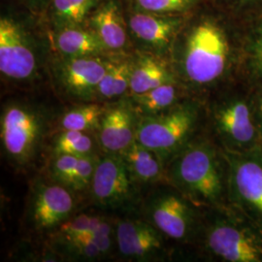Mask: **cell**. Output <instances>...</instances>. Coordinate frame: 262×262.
<instances>
[{"mask_svg":"<svg viewBox=\"0 0 262 262\" xmlns=\"http://www.w3.org/2000/svg\"><path fill=\"white\" fill-rule=\"evenodd\" d=\"M56 127L52 112L26 99L3 105L0 118L1 148L13 168L27 172L37 164L48 136Z\"/></svg>","mask_w":262,"mask_h":262,"instance_id":"6da1fadb","label":"cell"},{"mask_svg":"<svg viewBox=\"0 0 262 262\" xmlns=\"http://www.w3.org/2000/svg\"><path fill=\"white\" fill-rule=\"evenodd\" d=\"M167 164L166 179L188 200L203 205L220 202L224 191L223 174L211 145H188Z\"/></svg>","mask_w":262,"mask_h":262,"instance_id":"7a4b0ae2","label":"cell"},{"mask_svg":"<svg viewBox=\"0 0 262 262\" xmlns=\"http://www.w3.org/2000/svg\"><path fill=\"white\" fill-rule=\"evenodd\" d=\"M45 50L27 26L15 17L0 19V72L11 83H34L43 69Z\"/></svg>","mask_w":262,"mask_h":262,"instance_id":"3957f363","label":"cell"},{"mask_svg":"<svg viewBox=\"0 0 262 262\" xmlns=\"http://www.w3.org/2000/svg\"><path fill=\"white\" fill-rule=\"evenodd\" d=\"M196 121L197 110L190 105L173 106L159 114L139 116L136 141L154 150L166 166L185 148Z\"/></svg>","mask_w":262,"mask_h":262,"instance_id":"277c9868","label":"cell"},{"mask_svg":"<svg viewBox=\"0 0 262 262\" xmlns=\"http://www.w3.org/2000/svg\"><path fill=\"white\" fill-rule=\"evenodd\" d=\"M227 43L223 31L210 20L198 23L187 35L182 67L188 81L207 84L225 71Z\"/></svg>","mask_w":262,"mask_h":262,"instance_id":"5b68a950","label":"cell"},{"mask_svg":"<svg viewBox=\"0 0 262 262\" xmlns=\"http://www.w3.org/2000/svg\"><path fill=\"white\" fill-rule=\"evenodd\" d=\"M140 186L120 154L99 155L90 187L94 204L106 210H132L141 204Z\"/></svg>","mask_w":262,"mask_h":262,"instance_id":"8992f818","label":"cell"},{"mask_svg":"<svg viewBox=\"0 0 262 262\" xmlns=\"http://www.w3.org/2000/svg\"><path fill=\"white\" fill-rule=\"evenodd\" d=\"M75 208L73 191L50 179H36L28 194L25 220L30 230L53 234L73 216Z\"/></svg>","mask_w":262,"mask_h":262,"instance_id":"52a82bcc","label":"cell"},{"mask_svg":"<svg viewBox=\"0 0 262 262\" xmlns=\"http://www.w3.org/2000/svg\"><path fill=\"white\" fill-rule=\"evenodd\" d=\"M106 56H64L56 54L51 72L58 92L78 103L94 102L107 68Z\"/></svg>","mask_w":262,"mask_h":262,"instance_id":"ba28073f","label":"cell"},{"mask_svg":"<svg viewBox=\"0 0 262 262\" xmlns=\"http://www.w3.org/2000/svg\"><path fill=\"white\" fill-rule=\"evenodd\" d=\"M143 217L171 239L184 240L193 231L194 211L187 197L167 187L151 189L141 201Z\"/></svg>","mask_w":262,"mask_h":262,"instance_id":"9c48e42d","label":"cell"},{"mask_svg":"<svg viewBox=\"0 0 262 262\" xmlns=\"http://www.w3.org/2000/svg\"><path fill=\"white\" fill-rule=\"evenodd\" d=\"M127 29L135 50L162 56L168 49L181 19L171 15L124 9Z\"/></svg>","mask_w":262,"mask_h":262,"instance_id":"30bf717a","label":"cell"},{"mask_svg":"<svg viewBox=\"0 0 262 262\" xmlns=\"http://www.w3.org/2000/svg\"><path fill=\"white\" fill-rule=\"evenodd\" d=\"M115 235L119 253L126 260L151 261L164 252V235L144 217L121 219Z\"/></svg>","mask_w":262,"mask_h":262,"instance_id":"8fae6325","label":"cell"},{"mask_svg":"<svg viewBox=\"0 0 262 262\" xmlns=\"http://www.w3.org/2000/svg\"><path fill=\"white\" fill-rule=\"evenodd\" d=\"M138 119V113L129 98L109 104L96 131L102 152L122 154L127 150L136 141Z\"/></svg>","mask_w":262,"mask_h":262,"instance_id":"7c38bea8","label":"cell"},{"mask_svg":"<svg viewBox=\"0 0 262 262\" xmlns=\"http://www.w3.org/2000/svg\"><path fill=\"white\" fill-rule=\"evenodd\" d=\"M206 246L216 257L226 261H262L261 243L247 230L225 222L211 225Z\"/></svg>","mask_w":262,"mask_h":262,"instance_id":"4fadbf2b","label":"cell"},{"mask_svg":"<svg viewBox=\"0 0 262 262\" xmlns=\"http://www.w3.org/2000/svg\"><path fill=\"white\" fill-rule=\"evenodd\" d=\"M110 54L129 53L132 46L121 0H105L85 21Z\"/></svg>","mask_w":262,"mask_h":262,"instance_id":"5bb4252c","label":"cell"},{"mask_svg":"<svg viewBox=\"0 0 262 262\" xmlns=\"http://www.w3.org/2000/svg\"><path fill=\"white\" fill-rule=\"evenodd\" d=\"M233 196L253 216L262 221V159L256 155L237 157L230 162Z\"/></svg>","mask_w":262,"mask_h":262,"instance_id":"9a60e30c","label":"cell"},{"mask_svg":"<svg viewBox=\"0 0 262 262\" xmlns=\"http://www.w3.org/2000/svg\"><path fill=\"white\" fill-rule=\"evenodd\" d=\"M128 95L146 93L159 85L174 83V76L162 56L135 50Z\"/></svg>","mask_w":262,"mask_h":262,"instance_id":"2e32d148","label":"cell"},{"mask_svg":"<svg viewBox=\"0 0 262 262\" xmlns=\"http://www.w3.org/2000/svg\"><path fill=\"white\" fill-rule=\"evenodd\" d=\"M56 54L64 56H106L111 55L102 41L85 26L53 30Z\"/></svg>","mask_w":262,"mask_h":262,"instance_id":"e0dca14e","label":"cell"},{"mask_svg":"<svg viewBox=\"0 0 262 262\" xmlns=\"http://www.w3.org/2000/svg\"><path fill=\"white\" fill-rule=\"evenodd\" d=\"M133 58L130 53L108 56L106 72L97 86L96 102L108 103L129 94Z\"/></svg>","mask_w":262,"mask_h":262,"instance_id":"ac0fdd59","label":"cell"},{"mask_svg":"<svg viewBox=\"0 0 262 262\" xmlns=\"http://www.w3.org/2000/svg\"><path fill=\"white\" fill-rule=\"evenodd\" d=\"M122 156L132 177L140 186L152 187L166 177V169L159 156L146 146L135 141Z\"/></svg>","mask_w":262,"mask_h":262,"instance_id":"d6986e66","label":"cell"},{"mask_svg":"<svg viewBox=\"0 0 262 262\" xmlns=\"http://www.w3.org/2000/svg\"><path fill=\"white\" fill-rule=\"evenodd\" d=\"M215 120L221 132L235 144L247 145L255 137L251 112L245 102L226 104L217 110Z\"/></svg>","mask_w":262,"mask_h":262,"instance_id":"ffe728a7","label":"cell"},{"mask_svg":"<svg viewBox=\"0 0 262 262\" xmlns=\"http://www.w3.org/2000/svg\"><path fill=\"white\" fill-rule=\"evenodd\" d=\"M105 0H51L47 12L53 30L84 26L91 14Z\"/></svg>","mask_w":262,"mask_h":262,"instance_id":"44dd1931","label":"cell"},{"mask_svg":"<svg viewBox=\"0 0 262 262\" xmlns=\"http://www.w3.org/2000/svg\"><path fill=\"white\" fill-rule=\"evenodd\" d=\"M109 104L102 102L79 103L63 113L57 120L56 131L96 132Z\"/></svg>","mask_w":262,"mask_h":262,"instance_id":"7402d4cb","label":"cell"},{"mask_svg":"<svg viewBox=\"0 0 262 262\" xmlns=\"http://www.w3.org/2000/svg\"><path fill=\"white\" fill-rule=\"evenodd\" d=\"M178 97L177 88L174 83L159 85L146 93L128 95L139 116H150L164 112L175 106Z\"/></svg>","mask_w":262,"mask_h":262,"instance_id":"603a6c76","label":"cell"},{"mask_svg":"<svg viewBox=\"0 0 262 262\" xmlns=\"http://www.w3.org/2000/svg\"><path fill=\"white\" fill-rule=\"evenodd\" d=\"M99 148L97 138L91 132L76 130L56 131L51 144L52 156L72 155L77 157L97 154Z\"/></svg>","mask_w":262,"mask_h":262,"instance_id":"cb8c5ba5","label":"cell"},{"mask_svg":"<svg viewBox=\"0 0 262 262\" xmlns=\"http://www.w3.org/2000/svg\"><path fill=\"white\" fill-rule=\"evenodd\" d=\"M103 216L100 215H81L72 216L64 224L60 225L54 235V239L73 240L84 235L92 234L94 229L100 224Z\"/></svg>","mask_w":262,"mask_h":262,"instance_id":"d4e9b609","label":"cell"},{"mask_svg":"<svg viewBox=\"0 0 262 262\" xmlns=\"http://www.w3.org/2000/svg\"><path fill=\"white\" fill-rule=\"evenodd\" d=\"M78 159L79 157L72 155L52 156L48 166V179L71 190Z\"/></svg>","mask_w":262,"mask_h":262,"instance_id":"484cf974","label":"cell"},{"mask_svg":"<svg viewBox=\"0 0 262 262\" xmlns=\"http://www.w3.org/2000/svg\"><path fill=\"white\" fill-rule=\"evenodd\" d=\"M131 11L171 15L188 9L194 0H126Z\"/></svg>","mask_w":262,"mask_h":262,"instance_id":"4316f807","label":"cell"},{"mask_svg":"<svg viewBox=\"0 0 262 262\" xmlns=\"http://www.w3.org/2000/svg\"><path fill=\"white\" fill-rule=\"evenodd\" d=\"M98 158H99L98 154L79 157L77 167H76L73 186L71 189L74 193L82 192L90 189L94 179Z\"/></svg>","mask_w":262,"mask_h":262,"instance_id":"83f0119b","label":"cell"},{"mask_svg":"<svg viewBox=\"0 0 262 262\" xmlns=\"http://www.w3.org/2000/svg\"><path fill=\"white\" fill-rule=\"evenodd\" d=\"M31 13L40 15L46 12L51 0H19Z\"/></svg>","mask_w":262,"mask_h":262,"instance_id":"f1b7e54d","label":"cell"},{"mask_svg":"<svg viewBox=\"0 0 262 262\" xmlns=\"http://www.w3.org/2000/svg\"><path fill=\"white\" fill-rule=\"evenodd\" d=\"M257 55H258V59H259L262 66V39L260 40L258 46H257Z\"/></svg>","mask_w":262,"mask_h":262,"instance_id":"f546056e","label":"cell"},{"mask_svg":"<svg viewBox=\"0 0 262 262\" xmlns=\"http://www.w3.org/2000/svg\"><path fill=\"white\" fill-rule=\"evenodd\" d=\"M258 111H259V120H260V123H261L262 126V99L261 101H260V103H259V109H258Z\"/></svg>","mask_w":262,"mask_h":262,"instance_id":"4dcf8cb0","label":"cell"}]
</instances>
